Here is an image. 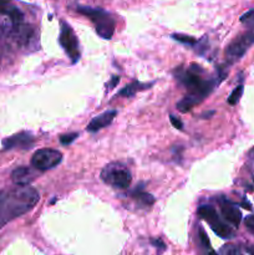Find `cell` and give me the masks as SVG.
<instances>
[{
    "label": "cell",
    "instance_id": "cell-27",
    "mask_svg": "<svg viewBox=\"0 0 254 255\" xmlns=\"http://www.w3.org/2000/svg\"><path fill=\"white\" fill-rule=\"evenodd\" d=\"M152 244H153V247H156L157 249L159 250H164V248H166V245H164V243L162 242L161 239H153L152 240Z\"/></svg>",
    "mask_w": 254,
    "mask_h": 255
},
{
    "label": "cell",
    "instance_id": "cell-25",
    "mask_svg": "<svg viewBox=\"0 0 254 255\" xmlns=\"http://www.w3.org/2000/svg\"><path fill=\"white\" fill-rule=\"evenodd\" d=\"M119 83H120V78H119V76H112L111 81H110L109 84H106L107 90H112V88H114L115 86H117V84H119Z\"/></svg>",
    "mask_w": 254,
    "mask_h": 255
},
{
    "label": "cell",
    "instance_id": "cell-29",
    "mask_svg": "<svg viewBox=\"0 0 254 255\" xmlns=\"http://www.w3.org/2000/svg\"><path fill=\"white\" fill-rule=\"evenodd\" d=\"M213 111H212V112H209V113H204V115H203V117L204 118H206V117H211V115H213Z\"/></svg>",
    "mask_w": 254,
    "mask_h": 255
},
{
    "label": "cell",
    "instance_id": "cell-1",
    "mask_svg": "<svg viewBox=\"0 0 254 255\" xmlns=\"http://www.w3.org/2000/svg\"><path fill=\"white\" fill-rule=\"evenodd\" d=\"M39 199L37 190L29 184H16L0 190V229L15 218L30 212Z\"/></svg>",
    "mask_w": 254,
    "mask_h": 255
},
{
    "label": "cell",
    "instance_id": "cell-19",
    "mask_svg": "<svg viewBox=\"0 0 254 255\" xmlns=\"http://www.w3.org/2000/svg\"><path fill=\"white\" fill-rule=\"evenodd\" d=\"M172 39L178 43L184 44V45H194L197 44V40L189 35H184V34H172Z\"/></svg>",
    "mask_w": 254,
    "mask_h": 255
},
{
    "label": "cell",
    "instance_id": "cell-16",
    "mask_svg": "<svg viewBox=\"0 0 254 255\" xmlns=\"http://www.w3.org/2000/svg\"><path fill=\"white\" fill-rule=\"evenodd\" d=\"M131 197L133 198V199L138 200V202L143 205H152L154 203L153 195L149 194V193L147 192H142V190H133V192L131 193Z\"/></svg>",
    "mask_w": 254,
    "mask_h": 255
},
{
    "label": "cell",
    "instance_id": "cell-7",
    "mask_svg": "<svg viewBox=\"0 0 254 255\" xmlns=\"http://www.w3.org/2000/svg\"><path fill=\"white\" fill-rule=\"evenodd\" d=\"M254 44V28L239 36L238 39L231 43L226 50V58L231 64L236 63L247 53L249 48Z\"/></svg>",
    "mask_w": 254,
    "mask_h": 255
},
{
    "label": "cell",
    "instance_id": "cell-18",
    "mask_svg": "<svg viewBox=\"0 0 254 255\" xmlns=\"http://www.w3.org/2000/svg\"><path fill=\"white\" fill-rule=\"evenodd\" d=\"M243 91H244L243 86H242V85L237 86V87L233 90V92H232L231 95H229V97H228L229 105H232V106L237 105V103L239 102V100H241L242 95H243Z\"/></svg>",
    "mask_w": 254,
    "mask_h": 255
},
{
    "label": "cell",
    "instance_id": "cell-20",
    "mask_svg": "<svg viewBox=\"0 0 254 255\" xmlns=\"http://www.w3.org/2000/svg\"><path fill=\"white\" fill-rule=\"evenodd\" d=\"M79 137V133L74 132V133H65V135L60 136V143L64 146H69L74 142L76 138Z\"/></svg>",
    "mask_w": 254,
    "mask_h": 255
},
{
    "label": "cell",
    "instance_id": "cell-28",
    "mask_svg": "<svg viewBox=\"0 0 254 255\" xmlns=\"http://www.w3.org/2000/svg\"><path fill=\"white\" fill-rule=\"evenodd\" d=\"M243 207L244 208H247V209H251V205H249V203L248 202H243Z\"/></svg>",
    "mask_w": 254,
    "mask_h": 255
},
{
    "label": "cell",
    "instance_id": "cell-14",
    "mask_svg": "<svg viewBox=\"0 0 254 255\" xmlns=\"http://www.w3.org/2000/svg\"><path fill=\"white\" fill-rule=\"evenodd\" d=\"M202 101H203V98L202 97L194 95V93H189V95H187L186 97L182 98L179 102H177V110H178L179 112L186 113L188 112V111H191L194 106L198 105L199 102H202Z\"/></svg>",
    "mask_w": 254,
    "mask_h": 255
},
{
    "label": "cell",
    "instance_id": "cell-5",
    "mask_svg": "<svg viewBox=\"0 0 254 255\" xmlns=\"http://www.w3.org/2000/svg\"><path fill=\"white\" fill-rule=\"evenodd\" d=\"M61 152L51 148H41L37 150L31 157V166L40 172L52 170L61 163Z\"/></svg>",
    "mask_w": 254,
    "mask_h": 255
},
{
    "label": "cell",
    "instance_id": "cell-9",
    "mask_svg": "<svg viewBox=\"0 0 254 255\" xmlns=\"http://www.w3.org/2000/svg\"><path fill=\"white\" fill-rule=\"evenodd\" d=\"M117 116V111L116 110H110V111H106V112L101 113L100 116H96L95 118H92L91 121H90V123L87 125L86 130L89 131V132H97V131L102 130V128L107 127V126L110 125V123L114 121V118Z\"/></svg>",
    "mask_w": 254,
    "mask_h": 255
},
{
    "label": "cell",
    "instance_id": "cell-15",
    "mask_svg": "<svg viewBox=\"0 0 254 255\" xmlns=\"http://www.w3.org/2000/svg\"><path fill=\"white\" fill-rule=\"evenodd\" d=\"M152 84H139V83H132L129 84L128 86H126L125 88H122L119 92V96H122V97H132L137 91L144 90V88L151 87Z\"/></svg>",
    "mask_w": 254,
    "mask_h": 255
},
{
    "label": "cell",
    "instance_id": "cell-6",
    "mask_svg": "<svg viewBox=\"0 0 254 255\" xmlns=\"http://www.w3.org/2000/svg\"><path fill=\"white\" fill-rule=\"evenodd\" d=\"M59 43L62 46L65 53L67 54L72 63H77L80 59V51H79V41L75 36L74 30L71 26L65 21H61V28H60V36Z\"/></svg>",
    "mask_w": 254,
    "mask_h": 255
},
{
    "label": "cell",
    "instance_id": "cell-17",
    "mask_svg": "<svg viewBox=\"0 0 254 255\" xmlns=\"http://www.w3.org/2000/svg\"><path fill=\"white\" fill-rule=\"evenodd\" d=\"M198 214L202 219L207 220V222H211L214 218L218 217L216 209L213 207H211V205H201L198 208Z\"/></svg>",
    "mask_w": 254,
    "mask_h": 255
},
{
    "label": "cell",
    "instance_id": "cell-11",
    "mask_svg": "<svg viewBox=\"0 0 254 255\" xmlns=\"http://www.w3.org/2000/svg\"><path fill=\"white\" fill-rule=\"evenodd\" d=\"M11 179L15 184H30L35 179V174L30 168L19 167L11 173Z\"/></svg>",
    "mask_w": 254,
    "mask_h": 255
},
{
    "label": "cell",
    "instance_id": "cell-10",
    "mask_svg": "<svg viewBox=\"0 0 254 255\" xmlns=\"http://www.w3.org/2000/svg\"><path fill=\"white\" fill-rule=\"evenodd\" d=\"M221 210L223 217L226 218L231 224H233L234 227H238V225L241 224L242 214L236 205L232 204L228 200H223L221 204Z\"/></svg>",
    "mask_w": 254,
    "mask_h": 255
},
{
    "label": "cell",
    "instance_id": "cell-8",
    "mask_svg": "<svg viewBox=\"0 0 254 255\" xmlns=\"http://www.w3.org/2000/svg\"><path fill=\"white\" fill-rule=\"evenodd\" d=\"M32 143H34V137H32L31 133L20 132L11 136V137L5 138V140L2 141V150L9 151L16 147L29 148L31 147Z\"/></svg>",
    "mask_w": 254,
    "mask_h": 255
},
{
    "label": "cell",
    "instance_id": "cell-24",
    "mask_svg": "<svg viewBox=\"0 0 254 255\" xmlns=\"http://www.w3.org/2000/svg\"><path fill=\"white\" fill-rule=\"evenodd\" d=\"M169 120H171V123L173 125L174 128H177V130H182V128H183V123H182V121L179 120V118H177L176 116L169 115Z\"/></svg>",
    "mask_w": 254,
    "mask_h": 255
},
{
    "label": "cell",
    "instance_id": "cell-21",
    "mask_svg": "<svg viewBox=\"0 0 254 255\" xmlns=\"http://www.w3.org/2000/svg\"><path fill=\"white\" fill-rule=\"evenodd\" d=\"M241 23L243 24H251L254 23V8L251 9L249 11H247L246 14L241 16Z\"/></svg>",
    "mask_w": 254,
    "mask_h": 255
},
{
    "label": "cell",
    "instance_id": "cell-2",
    "mask_svg": "<svg viewBox=\"0 0 254 255\" xmlns=\"http://www.w3.org/2000/svg\"><path fill=\"white\" fill-rule=\"evenodd\" d=\"M203 73L204 71L201 66L196 65V64H192L189 66V69H187V70H184L182 68L177 69L174 71V78L184 87L188 88L191 93H194V95L199 96L202 98H206L219 83L216 80H203L201 76Z\"/></svg>",
    "mask_w": 254,
    "mask_h": 255
},
{
    "label": "cell",
    "instance_id": "cell-4",
    "mask_svg": "<svg viewBox=\"0 0 254 255\" xmlns=\"http://www.w3.org/2000/svg\"><path fill=\"white\" fill-rule=\"evenodd\" d=\"M101 178L105 183L126 189L132 182V175L127 168L120 165H109L102 170Z\"/></svg>",
    "mask_w": 254,
    "mask_h": 255
},
{
    "label": "cell",
    "instance_id": "cell-13",
    "mask_svg": "<svg viewBox=\"0 0 254 255\" xmlns=\"http://www.w3.org/2000/svg\"><path fill=\"white\" fill-rule=\"evenodd\" d=\"M0 14H5V15L9 16L14 24L21 23L22 19H24L21 11L15 6L9 5L5 0H0Z\"/></svg>",
    "mask_w": 254,
    "mask_h": 255
},
{
    "label": "cell",
    "instance_id": "cell-3",
    "mask_svg": "<svg viewBox=\"0 0 254 255\" xmlns=\"http://www.w3.org/2000/svg\"><path fill=\"white\" fill-rule=\"evenodd\" d=\"M77 11L84 14L95 24L96 33L102 39H111L115 33V20L107 11L99 8H90V6H79Z\"/></svg>",
    "mask_w": 254,
    "mask_h": 255
},
{
    "label": "cell",
    "instance_id": "cell-23",
    "mask_svg": "<svg viewBox=\"0 0 254 255\" xmlns=\"http://www.w3.org/2000/svg\"><path fill=\"white\" fill-rule=\"evenodd\" d=\"M244 224H246L247 229H248L249 232L254 233V214L248 215V217L244 219Z\"/></svg>",
    "mask_w": 254,
    "mask_h": 255
},
{
    "label": "cell",
    "instance_id": "cell-22",
    "mask_svg": "<svg viewBox=\"0 0 254 255\" xmlns=\"http://www.w3.org/2000/svg\"><path fill=\"white\" fill-rule=\"evenodd\" d=\"M199 239H201L202 244H203L204 248H207V249L211 248V243H209V239L208 237H207L206 232L203 230V228H199Z\"/></svg>",
    "mask_w": 254,
    "mask_h": 255
},
{
    "label": "cell",
    "instance_id": "cell-26",
    "mask_svg": "<svg viewBox=\"0 0 254 255\" xmlns=\"http://www.w3.org/2000/svg\"><path fill=\"white\" fill-rule=\"evenodd\" d=\"M221 253H227V254H238L239 250L237 249V248H233L231 247V245H228V247H224L223 249H221Z\"/></svg>",
    "mask_w": 254,
    "mask_h": 255
},
{
    "label": "cell",
    "instance_id": "cell-12",
    "mask_svg": "<svg viewBox=\"0 0 254 255\" xmlns=\"http://www.w3.org/2000/svg\"><path fill=\"white\" fill-rule=\"evenodd\" d=\"M208 223L209 225H211L212 230H213L218 237L223 238V239H229V238L233 237V230H232L228 225L224 224V223L219 219V217H216L213 220H211V222Z\"/></svg>",
    "mask_w": 254,
    "mask_h": 255
}]
</instances>
